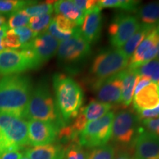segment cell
I'll return each instance as SVG.
<instances>
[{"label": "cell", "mask_w": 159, "mask_h": 159, "mask_svg": "<svg viewBox=\"0 0 159 159\" xmlns=\"http://www.w3.org/2000/svg\"><path fill=\"white\" fill-rule=\"evenodd\" d=\"M32 93L31 80L22 75L4 76L0 80V114L25 119Z\"/></svg>", "instance_id": "obj_1"}, {"label": "cell", "mask_w": 159, "mask_h": 159, "mask_svg": "<svg viewBox=\"0 0 159 159\" xmlns=\"http://www.w3.org/2000/svg\"><path fill=\"white\" fill-rule=\"evenodd\" d=\"M56 105L66 124L75 119L83 102V92L81 87L71 77L64 74L53 76Z\"/></svg>", "instance_id": "obj_2"}, {"label": "cell", "mask_w": 159, "mask_h": 159, "mask_svg": "<svg viewBox=\"0 0 159 159\" xmlns=\"http://www.w3.org/2000/svg\"><path fill=\"white\" fill-rule=\"evenodd\" d=\"M25 119L55 123L60 129L66 125L57 108L48 85L43 82L32 91Z\"/></svg>", "instance_id": "obj_3"}, {"label": "cell", "mask_w": 159, "mask_h": 159, "mask_svg": "<svg viewBox=\"0 0 159 159\" xmlns=\"http://www.w3.org/2000/svg\"><path fill=\"white\" fill-rule=\"evenodd\" d=\"M27 122L9 114H0V156L28 146Z\"/></svg>", "instance_id": "obj_4"}, {"label": "cell", "mask_w": 159, "mask_h": 159, "mask_svg": "<svg viewBox=\"0 0 159 159\" xmlns=\"http://www.w3.org/2000/svg\"><path fill=\"white\" fill-rule=\"evenodd\" d=\"M129 58L122 49L112 48L102 50L93 60L91 66L92 81L102 80L125 70Z\"/></svg>", "instance_id": "obj_5"}, {"label": "cell", "mask_w": 159, "mask_h": 159, "mask_svg": "<svg viewBox=\"0 0 159 159\" xmlns=\"http://www.w3.org/2000/svg\"><path fill=\"white\" fill-rule=\"evenodd\" d=\"M57 52L60 62L72 72L90 55L91 46L83 39L79 27L72 37L60 42Z\"/></svg>", "instance_id": "obj_6"}, {"label": "cell", "mask_w": 159, "mask_h": 159, "mask_svg": "<svg viewBox=\"0 0 159 159\" xmlns=\"http://www.w3.org/2000/svg\"><path fill=\"white\" fill-rule=\"evenodd\" d=\"M139 119L130 111L123 110L114 116L111 139L116 147L134 150V142L142 128H138Z\"/></svg>", "instance_id": "obj_7"}, {"label": "cell", "mask_w": 159, "mask_h": 159, "mask_svg": "<svg viewBox=\"0 0 159 159\" xmlns=\"http://www.w3.org/2000/svg\"><path fill=\"white\" fill-rule=\"evenodd\" d=\"M114 118V112L109 111L101 118L87 123L79 134V142L81 146L94 148L107 144L111 138Z\"/></svg>", "instance_id": "obj_8"}, {"label": "cell", "mask_w": 159, "mask_h": 159, "mask_svg": "<svg viewBox=\"0 0 159 159\" xmlns=\"http://www.w3.org/2000/svg\"><path fill=\"white\" fill-rule=\"evenodd\" d=\"M140 27V22L136 16L119 13L115 16L108 32L109 41L114 48L121 49Z\"/></svg>", "instance_id": "obj_9"}, {"label": "cell", "mask_w": 159, "mask_h": 159, "mask_svg": "<svg viewBox=\"0 0 159 159\" xmlns=\"http://www.w3.org/2000/svg\"><path fill=\"white\" fill-rule=\"evenodd\" d=\"M120 72L102 80L92 81L91 89L99 102L109 105L121 104L122 78Z\"/></svg>", "instance_id": "obj_10"}, {"label": "cell", "mask_w": 159, "mask_h": 159, "mask_svg": "<svg viewBox=\"0 0 159 159\" xmlns=\"http://www.w3.org/2000/svg\"><path fill=\"white\" fill-rule=\"evenodd\" d=\"M29 144L33 147L52 144L56 141L60 128L46 121L30 119L27 122Z\"/></svg>", "instance_id": "obj_11"}, {"label": "cell", "mask_w": 159, "mask_h": 159, "mask_svg": "<svg viewBox=\"0 0 159 159\" xmlns=\"http://www.w3.org/2000/svg\"><path fill=\"white\" fill-rule=\"evenodd\" d=\"M30 69H34V67L21 50L0 51V75H18Z\"/></svg>", "instance_id": "obj_12"}, {"label": "cell", "mask_w": 159, "mask_h": 159, "mask_svg": "<svg viewBox=\"0 0 159 159\" xmlns=\"http://www.w3.org/2000/svg\"><path fill=\"white\" fill-rule=\"evenodd\" d=\"M158 38L156 27L148 33L135 50L128 63V69H136L153 60L157 55Z\"/></svg>", "instance_id": "obj_13"}, {"label": "cell", "mask_w": 159, "mask_h": 159, "mask_svg": "<svg viewBox=\"0 0 159 159\" xmlns=\"http://www.w3.org/2000/svg\"><path fill=\"white\" fill-rule=\"evenodd\" d=\"M60 41L47 32L40 33L30 42L28 47L34 52L37 62L41 67L43 63L48 61L57 52Z\"/></svg>", "instance_id": "obj_14"}, {"label": "cell", "mask_w": 159, "mask_h": 159, "mask_svg": "<svg viewBox=\"0 0 159 159\" xmlns=\"http://www.w3.org/2000/svg\"><path fill=\"white\" fill-rule=\"evenodd\" d=\"M134 152L139 159H159V138L142 129L134 142Z\"/></svg>", "instance_id": "obj_15"}, {"label": "cell", "mask_w": 159, "mask_h": 159, "mask_svg": "<svg viewBox=\"0 0 159 159\" xmlns=\"http://www.w3.org/2000/svg\"><path fill=\"white\" fill-rule=\"evenodd\" d=\"M101 10H96L85 14L80 32L89 44L97 42L99 39L102 30V18Z\"/></svg>", "instance_id": "obj_16"}, {"label": "cell", "mask_w": 159, "mask_h": 159, "mask_svg": "<svg viewBox=\"0 0 159 159\" xmlns=\"http://www.w3.org/2000/svg\"><path fill=\"white\" fill-rule=\"evenodd\" d=\"M159 105V88L152 82L134 97V107L136 113L149 110Z\"/></svg>", "instance_id": "obj_17"}, {"label": "cell", "mask_w": 159, "mask_h": 159, "mask_svg": "<svg viewBox=\"0 0 159 159\" xmlns=\"http://www.w3.org/2000/svg\"><path fill=\"white\" fill-rule=\"evenodd\" d=\"M63 150L62 145L52 143L27 149L25 155L30 159H63Z\"/></svg>", "instance_id": "obj_18"}, {"label": "cell", "mask_w": 159, "mask_h": 159, "mask_svg": "<svg viewBox=\"0 0 159 159\" xmlns=\"http://www.w3.org/2000/svg\"><path fill=\"white\" fill-rule=\"evenodd\" d=\"M122 78V102L121 104L124 108L128 107L132 102L134 95V89L137 77V75L134 69L126 68L120 72Z\"/></svg>", "instance_id": "obj_19"}, {"label": "cell", "mask_w": 159, "mask_h": 159, "mask_svg": "<svg viewBox=\"0 0 159 159\" xmlns=\"http://www.w3.org/2000/svg\"><path fill=\"white\" fill-rule=\"evenodd\" d=\"M54 11L57 14L62 15L73 21L77 27L82 25L85 14L71 0H60L54 3Z\"/></svg>", "instance_id": "obj_20"}, {"label": "cell", "mask_w": 159, "mask_h": 159, "mask_svg": "<svg viewBox=\"0 0 159 159\" xmlns=\"http://www.w3.org/2000/svg\"><path fill=\"white\" fill-rule=\"evenodd\" d=\"M112 108V105L101 102L96 99H91L85 106L80 109L87 122L97 120L108 114Z\"/></svg>", "instance_id": "obj_21"}, {"label": "cell", "mask_w": 159, "mask_h": 159, "mask_svg": "<svg viewBox=\"0 0 159 159\" xmlns=\"http://www.w3.org/2000/svg\"><path fill=\"white\" fill-rule=\"evenodd\" d=\"M136 18L140 24L156 26L159 22V1L152 2L139 7Z\"/></svg>", "instance_id": "obj_22"}, {"label": "cell", "mask_w": 159, "mask_h": 159, "mask_svg": "<svg viewBox=\"0 0 159 159\" xmlns=\"http://www.w3.org/2000/svg\"><path fill=\"white\" fill-rule=\"evenodd\" d=\"M156 26H150L140 24V27H139L138 30L125 43L122 48H121L128 58H130L132 56L138 46L140 44L141 42L144 39V38L148 35V33L151 30L156 28Z\"/></svg>", "instance_id": "obj_23"}, {"label": "cell", "mask_w": 159, "mask_h": 159, "mask_svg": "<svg viewBox=\"0 0 159 159\" xmlns=\"http://www.w3.org/2000/svg\"><path fill=\"white\" fill-rule=\"evenodd\" d=\"M98 2L100 9L119 8L127 11H135L139 8L141 2L133 0H99Z\"/></svg>", "instance_id": "obj_24"}, {"label": "cell", "mask_w": 159, "mask_h": 159, "mask_svg": "<svg viewBox=\"0 0 159 159\" xmlns=\"http://www.w3.org/2000/svg\"><path fill=\"white\" fill-rule=\"evenodd\" d=\"M139 76L148 77L152 82L159 83V60L154 59L134 69Z\"/></svg>", "instance_id": "obj_25"}, {"label": "cell", "mask_w": 159, "mask_h": 159, "mask_svg": "<svg viewBox=\"0 0 159 159\" xmlns=\"http://www.w3.org/2000/svg\"><path fill=\"white\" fill-rule=\"evenodd\" d=\"M55 2H45L37 3L33 2L30 5L26 7L24 11L30 17L39 16L46 14H52L54 11Z\"/></svg>", "instance_id": "obj_26"}, {"label": "cell", "mask_w": 159, "mask_h": 159, "mask_svg": "<svg viewBox=\"0 0 159 159\" xmlns=\"http://www.w3.org/2000/svg\"><path fill=\"white\" fill-rule=\"evenodd\" d=\"M33 1L0 0V13L2 15L11 16L21 10L25 9Z\"/></svg>", "instance_id": "obj_27"}, {"label": "cell", "mask_w": 159, "mask_h": 159, "mask_svg": "<svg viewBox=\"0 0 159 159\" xmlns=\"http://www.w3.org/2000/svg\"><path fill=\"white\" fill-rule=\"evenodd\" d=\"M53 17L52 14H46L39 16L30 17L28 27L36 34L44 33L47 31L49 25L52 21Z\"/></svg>", "instance_id": "obj_28"}, {"label": "cell", "mask_w": 159, "mask_h": 159, "mask_svg": "<svg viewBox=\"0 0 159 159\" xmlns=\"http://www.w3.org/2000/svg\"><path fill=\"white\" fill-rule=\"evenodd\" d=\"M115 147L105 144L98 148H92L87 152L86 159H114Z\"/></svg>", "instance_id": "obj_29"}, {"label": "cell", "mask_w": 159, "mask_h": 159, "mask_svg": "<svg viewBox=\"0 0 159 159\" xmlns=\"http://www.w3.org/2000/svg\"><path fill=\"white\" fill-rule=\"evenodd\" d=\"M86 154L80 142H74L64 147L63 159H86Z\"/></svg>", "instance_id": "obj_30"}, {"label": "cell", "mask_w": 159, "mask_h": 159, "mask_svg": "<svg viewBox=\"0 0 159 159\" xmlns=\"http://www.w3.org/2000/svg\"><path fill=\"white\" fill-rule=\"evenodd\" d=\"M30 19V17L26 13V12L24 10H21L10 16L7 25L9 28L11 29L25 27L28 25Z\"/></svg>", "instance_id": "obj_31"}, {"label": "cell", "mask_w": 159, "mask_h": 159, "mask_svg": "<svg viewBox=\"0 0 159 159\" xmlns=\"http://www.w3.org/2000/svg\"><path fill=\"white\" fill-rule=\"evenodd\" d=\"M12 30L19 36L21 47L27 44V43L30 42L32 40L38 35V34H36V33L32 30L28 26H25V27H19V28H15Z\"/></svg>", "instance_id": "obj_32"}, {"label": "cell", "mask_w": 159, "mask_h": 159, "mask_svg": "<svg viewBox=\"0 0 159 159\" xmlns=\"http://www.w3.org/2000/svg\"><path fill=\"white\" fill-rule=\"evenodd\" d=\"M3 43L5 49H16L21 47L19 38L13 30H7L3 38Z\"/></svg>", "instance_id": "obj_33"}, {"label": "cell", "mask_w": 159, "mask_h": 159, "mask_svg": "<svg viewBox=\"0 0 159 159\" xmlns=\"http://www.w3.org/2000/svg\"><path fill=\"white\" fill-rule=\"evenodd\" d=\"M75 5L83 12L84 14L90 13L96 10H101L98 1L95 0H75Z\"/></svg>", "instance_id": "obj_34"}, {"label": "cell", "mask_w": 159, "mask_h": 159, "mask_svg": "<svg viewBox=\"0 0 159 159\" xmlns=\"http://www.w3.org/2000/svg\"><path fill=\"white\" fill-rule=\"evenodd\" d=\"M142 125L147 129V131L154 134L159 138V117L152 119H145L141 121Z\"/></svg>", "instance_id": "obj_35"}, {"label": "cell", "mask_w": 159, "mask_h": 159, "mask_svg": "<svg viewBox=\"0 0 159 159\" xmlns=\"http://www.w3.org/2000/svg\"><path fill=\"white\" fill-rule=\"evenodd\" d=\"M136 114L139 121H143L145 120V119H156L157 117H159V105H158L155 108L141 111L139 112H137Z\"/></svg>", "instance_id": "obj_36"}, {"label": "cell", "mask_w": 159, "mask_h": 159, "mask_svg": "<svg viewBox=\"0 0 159 159\" xmlns=\"http://www.w3.org/2000/svg\"><path fill=\"white\" fill-rule=\"evenodd\" d=\"M133 151L134 150L116 147L114 159H134L135 156H132Z\"/></svg>", "instance_id": "obj_37"}, {"label": "cell", "mask_w": 159, "mask_h": 159, "mask_svg": "<svg viewBox=\"0 0 159 159\" xmlns=\"http://www.w3.org/2000/svg\"><path fill=\"white\" fill-rule=\"evenodd\" d=\"M151 83H152V81L148 77L145 76H139V75L138 77H137L136 85H135L134 95H136L142 89H144V87H146L147 85H148Z\"/></svg>", "instance_id": "obj_38"}, {"label": "cell", "mask_w": 159, "mask_h": 159, "mask_svg": "<svg viewBox=\"0 0 159 159\" xmlns=\"http://www.w3.org/2000/svg\"><path fill=\"white\" fill-rule=\"evenodd\" d=\"M24 156L23 152L19 150H13L5 152L0 156V159H20Z\"/></svg>", "instance_id": "obj_39"}, {"label": "cell", "mask_w": 159, "mask_h": 159, "mask_svg": "<svg viewBox=\"0 0 159 159\" xmlns=\"http://www.w3.org/2000/svg\"><path fill=\"white\" fill-rule=\"evenodd\" d=\"M8 25L7 24H5V25L0 26V38H4L5 33L8 30Z\"/></svg>", "instance_id": "obj_40"}, {"label": "cell", "mask_w": 159, "mask_h": 159, "mask_svg": "<svg viewBox=\"0 0 159 159\" xmlns=\"http://www.w3.org/2000/svg\"><path fill=\"white\" fill-rule=\"evenodd\" d=\"M5 24H6V18L0 13V26L5 25Z\"/></svg>", "instance_id": "obj_41"}, {"label": "cell", "mask_w": 159, "mask_h": 159, "mask_svg": "<svg viewBox=\"0 0 159 159\" xmlns=\"http://www.w3.org/2000/svg\"><path fill=\"white\" fill-rule=\"evenodd\" d=\"M4 49H5V47H4L3 38H0V51H2Z\"/></svg>", "instance_id": "obj_42"}, {"label": "cell", "mask_w": 159, "mask_h": 159, "mask_svg": "<svg viewBox=\"0 0 159 159\" xmlns=\"http://www.w3.org/2000/svg\"><path fill=\"white\" fill-rule=\"evenodd\" d=\"M157 59L159 60V38L158 40V42H157V55H156Z\"/></svg>", "instance_id": "obj_43"}, {"label": "cell", "mask_w": 159, "mask_h": 159, "mask_svg": "<svg viewBox=\"0 0 159 159\" xmlns=\"http://www.w3.org/2000/svg\"><path fill=\"white\" fill-rule=\"evenodd\" d=\"M156 30H157V33H158V34L159 35V22L158 24V26H157L156 27Z\"/></svg>", "instance_id": "obj_44"}, {"label": "cell", "mask_w": 159, "mask_h": 159, "mask_svg": "<svg viewBox=\"0 0 159 159\" xmlns=\"http://www.w3.org/2000/svg\"><path fill=\"white\" fill-rule=\"evenodd\" d=\"M20 159H30V158H27V156H25V155H24V156H23L22 157H21V158H20Z\"/></svg>", "instance_id": "obj_45"}, {"label": "cell", "mask_w": 159, "mask_h": 159, "mask_svg": "<svg viewBox=\"0 0 159 159\" xmlns=\"http://www.w3.org/2000/svg\"><path fill=\"white\" fill-rule=\"evenodd\" d=\"M134 159H139V158H136V157H134Z\"/></svg>", "instance_id": "obj_46"}, {"label": "cell", "mask_w": 159, "mask_h": 159, "mask_svg": "<svg viewBox=\"0 0 159 159\" xmlns=\"http://www.w3.org/2000/svg\"><path fill=\"white\" fill-rule=\"evenodd\" d=\"M158 88H159V83H158Z\"/></svg>", "instance_id": "obj_47"}]
</instances>
